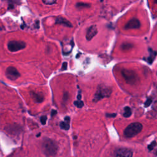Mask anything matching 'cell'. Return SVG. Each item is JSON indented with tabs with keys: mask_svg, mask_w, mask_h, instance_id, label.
Wrapping results in <instances>:
<instances>
[{
	"mask_svg": "<svg viewBox=\"0 0 157 157\" xmlns=\"http://www.w3.org/2000/svg\"><path fill=\"white\" fill-rule=\"evenodd\" d=\"M142 124L138 122H134L129 124L124 131V135L128 137L131 138L137 134H139L142 129Z\"/></svg>",
	"mask_w": 157,
	"mask_h": 157,
	"instance_id": "1",
	"label": "cell"
},
{
	"mask_svg": "<svg viewBox=\"0 0 157 157\" xmlns=\"http://www.w3.org/2000/svg\"><path fill=\"white\" fill-rule=\"evenodd\" d=\"M112 93V89L109 86L104 85L98 86V90L95 93L93 101L96 102L104 98H107L110 96Z\"/></svg>",
	"mask_w": 157,
	"mask_h": 157,
	"instance_id": "2",
	"label": "cell"
},
{
	"mask_svg": "<svg viewBox=\"0 0 157 157\" xmlns=\"http://www.w3.org/2000/svg\"><path fill=\"white\" fill-rule=\"evenodd\" d=\"M42 149L44 153L48 156H52L56 154L58 147L56 143L51 140L47 139L44 140L42 144Z\"/></svg>",
	"mask_w": 157,
	"mask_h": 157,
	"instance_id": "3",
	"label": "cell"
},
{
	"mask_svg": "<svg viewBox=\"0 0 157 157\" xmlns=\"http://www.w3.org/2000/svg\"><path fill=\"white\" fill-rule=\"evenodd\" d=\"M121 75L128 83L134 84L137 82V74L131 70L124 69L121 71Z\"/></svg>",
	"mask_w": 157,
	"mask_h": 157,
	"instance_id": "4",
	"label": "cell"
},
{
	"mask_svg": "<svg viewBox=\"0 0 157 157\" xmlns=\"http://www.w3.org/2000/svg\"><path fill=\"white\" fill-rule=\"evenodd\" d=\"M26 47V44L23 41L12 40L10 41L7 44L8 49L10 52H17L23 49Z\"/></svg>",
	"mask_w": 157,
	"mask_h": 157,
	"instance_id": "5",
	"label": "cell"
},
{
	"mask_svg": "<svg viewBox=\"0 0 157 157\" xmlns=\"http://www.w3.org/2000/svg\"><path fill=\"white\" fill-rule=\"evenodd\" d=\"M6 75L8 78L14 80L20 77V73L16 68L13 67H9L6 69Z\"/></svg>",
	"mask_w": 157,
	"mask_h": 157,
	"instance_id": "6",
	"label": "cell"
},
{
	"mask_svg": "<svg viewBox=\"0 0 157 157\" xmlns=\"http://www.w3.org/2000/svg\"><path fill=\"white\" fill-rule=\"evenodd\" d=\"M115 157H132V152L126 148H119L116 151Z\"/></svg>",
	"mask_w": 157,
	"mask_h": 157,
	"instance_id": "7",
	"label": "cell"
},
{
	"mask_svg": "<svg viewBox=\"0 0 157 157\" xmlns=\"http://www.w3.org/2000/svg\"><path fill=\"white\" fill-rule=\"evenodd\" d=\"M140 26V21L136 18L129 20L125 25L126 29H137Z\"/></svg>",
	"mask_w": 157,
	"mask_h": 157,
	"instance_id": "8",
	"label": "cell"
},
{
	"mask_svg": "<svg viewBox=\"0 0 157 157\" xmlns=\"http://www.w3.org/2000/svg\"><path fill=\"white\" fill-rule=\"evenodd\" d=\"M98 33V28L96 25H92L88 28L86 34V39L88 40H90L93 39V37L96 36Z\"/></svg>",
	"mask_w": 157,
	"mask_h": 157,
	"instance_id": "9",
	"label": "cell"
},
{
	"mask_svg": "<svg viewBox=\"0 0 157 157\" xmlns=\"http://www.w3.org/2000/svg\"><path fill=\"white\" fill-rule=\"evenodd\" d=\"M31 96L34 99V100L37 102H42L44 99V97L42 94L37 93L34 92L31 93Z\"/></svg>",
	"mask_w": 157,
	"mask_h": 157,
	"instance_id": "10",
	"label": "cell"
},
{
	"mask_svg": "<svg viewBox=\"0 0 157 157\" xmlns=\"http://www.w3.org/2000/svg\"><path fill=\"white\" fill-rule=\"evenodd\" d=\"M69 121L70 118L69 117H66L64 118V121L60 123V128L65 130H68L69 129Z\"/></svg>",
	"mask_w": 157,
	"mask_h": 157,
	"instance_id": "11",
	"label": "cell"
},
{
	"mask_svg": "<svg viewBox=\"0 0 157 157\" xmlns=\"http://www.w3.org/2000/svg\"><path fill=\"white\" fill-rule=\"evenodd\" d=\"M56 23L62 24V25H65L67 27H72V24L69 21H67L66 19H65L64 18H62V17H59V18H56Z\"/></svg>",
	"mask_w": 157,
	"mask_h": 157,
	"instance_id": "12",
	"label": "cell"
},
{
	"mask_svg": "<svg viewBox=\"0 0 157 157\" xmlns=\"http://www.w3.org/2000/svg\"><path fill=\"white\" fill-rule=\"evenodd\" d=\"M132 114V111L131 109L129 107H125L124 108V113H123V116L126 118H128Z\"/></svg>",
	"mask_w": 157,
	"mask_h": 157,
	"instance_id": "13",
	"label": "cell"
},
{
	"mask_svg": "<svg viewBox=\"0 0 157 157\" xmlns=\"http://www.w3.org/2000/svg\"><path fill=\"white\" fill-rule=\"evenodd\" d=\"M132 47L133 45H132V44H130V43H124V44H123L121 46V48L123 50H128L131 48Z\"/></svg>",
	"mask_w": 157,
	"mask_h": 157,
	"instance_id": "14",
	"label": "cell"
},
{
	"mask_svg": "<svg viewBox=\"0 0 157 157\" xmlns=\"http://www.w3.org/2000/svg\"><path fill=\"white\" fill-rule=\"evenodd\" d=\"M76 6L77 7H90V4H88V3L80 2H77L76 4Z\"/></svg>",
	"mask_w": 157,
	"mask_h": 157,
	"instance_id": "15",
	"label": "cell"
},
{
	"mask_svg": "<svg viewBox=\"0 0 157 157\" xmlns=\"http://www.w3.org/2000/svg\"><path fill=\"white\" fill-rule=\"evenodd\" d=\"M77 107H78V108H81V107H82L83 106V101H82L81 100H78V101H75L74 102V103Z\"/></svg>",
	"mask_w": 157,
	"mask_h": 157,
	"instance_id": "16",
	"label": "cell"
},
{
	"mask_svg": "<svg viewBox=\"0 0 157 157\" xmlns=\"http://www.w3.org/2000/svg\"><path fill=\"white\" fill-rule=\"evenodd\" d=\"M42 2L47 5H52L55 3H56V1H53V0H45L42 1Z\"/></svg>",
	"mask_w": 157,
	"mask_h": 157,
	"instance_id": "17",
	"label": "cell"
},
{
	"mask_svg": "<svg viewBox=\"0 0 157 157\" xmlns=\"http://www.w3.org/2000/svg\"><path fill=\"white\" fill-rule=\"evenodd\" d=\"M47 116H42L40 117V122L42 124H45V123H46V121H47Z\"/></svg>",
	"mask_w": 157,
	"mask_h": 157,
	"instance_id": "18",
	"label": "cell"
},
{
	"mask_svg": "<svg viewBox=\"0 0 157 157\" xmlns=\"http://www.w3.org/2000/svg\"><path fill=\"white\" fill-rule=\"evenodd\" d=\"M151 102H152V99H151V98L147 99V101H145V107H148V106L151 104Z\"/></svg>",
	"mask_w": 157,
	"mask_h": 157,
	"instance_id": "19",
	"label": "cell"
},
{
	"mask_svg": "<svg viewBox=\"0 0 157 157\" xmlns=\"http://www.w3.org/2000/svg\"><path fill=\"white\" fill-rule=\"evenodd\" d=\"M155 145H156V142L154 141V142H153L150 145H148V149H149L150 150H153V147H154Z\"/></svg>",
	"mask_w": 157,
	"mask_h": 157,
	"instance_id": "20",
	"label": "cell"
},
{
	"mask_svg": "<svg viewBox=\"0 0 157 157\" xmlns=\"http://www.w3.org/2000/svg\"><path fill=\"white\" fill-rule=\"evenodd\" d=\"M67 63L64 62L63 63V65H62V67H61V70H66L67 69Z\"/></svg>",
	"mask_w": 157,
	"mask_h": 157,
	"instance_id": "21",
	"label": "cell"
},
{
	"mask_svg": "<svg viewBox=\"0 0 157 157\" xmlns=\"http://www.w3.org/2000/svg\"><path fill=\"white\" fill-rule=\"evenodd\" d=\"M69 98V94H68V93H64V96H63V99L64 100V101H66V100H67V99Z\"/></svg>",
	"mask_w": 157,
	"mask_h": 157,
	"instance_id": "22",
	"label": "cell"
},
{
	"mask_svg": "<svg viewBox=\"0 0 157 157\" xmlns=\"http://www.w3.org/2000/svg\"><path fill=\"white\" fill-rule=\"evenodd\" d=\"M56 110H52V115L53 116V115H56Z\"/></svg>",
	"mask_w": 157,
	"mask_h": 157,
	"instance_id": "23",
	"label": "cell"
},
{
	"mask_svg": "<svg viewBox=\"0 0 157 157\" xmlns=\"http://www.w3.org/2000/svg\"><path fill=\"white\" fill-rule=\"evenodd\" d=\"M107 117H115V116H116V114H110V115H109V114H107Z\"/></svg>",
	"mask_w": 157,
	"mask_h": 157,
	"instance_id": "24",
	"label": "cell"
},
{
	"mask_svg": "<svg viewBox=\"0 0 157 157\" xmlns=\"http://www.w3.org/2000/svg\"><path fill=\"white\" fill-rule=\"evenodd\" d=\"M77 99H78V100H80V99H81V94H78V96H77Z\"/></svg>",
	"mask_w": 157,
	"mask_h": 157,
	"instance_id": "25",
	"label": "cell"
}]
</instances>
